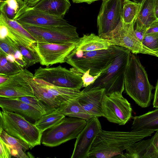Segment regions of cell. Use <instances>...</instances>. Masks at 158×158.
<instances>
[{"mask_svg": "<svg viewBox=\"0 0 158 158\" xmlns=\"http://www.w3.org/2000/svg\"><path fill=\"white\" fill-rule=\"evenodd\" d=\"M70 6L69 0H41L33 7L46 13L64 18Z\"/></svg>", "mask_w": 158, "mask_h": 158, "instance_id": "obj_22", "label": "cell"}, {"mask_svg": "<svg viewBox=\"0 0 158 158\" xmlns=\"http://www.w3.org/2000/svg\"><path fill=\"white\" fill-rule=\"evenodd\" d=\"M5 57L7 60L9 61L12 63H16L19 65V63L16 60L14 55L11 54H9L6 55Z\"/></svg>", "mask_w": 158, "mask_h": 158, "instance_id": "obj_41", "label": "cell"}, {"mask_svg": "<svg viewBox=\"0 0 158 158\" xmlns=\"http://www.w3.org/2000/svg\"><path fill=\"white\" fill-rule=\"evenodd\" d=\"M134 27V22L126 24L122 19L114 30L100 37L107 40L111 45L124 47L133 54L142 53L158 57V53L146 47L138 39Z\"/></svg>", "mask_w": 158, "mask_h": 158, "instance_id": "obj_7", "label": "cell"}, {"mask_svg": "<svg viewBox=\"0 0 158 158\" xmlns=\"http://www.w3.org/2000/svg\"><path fill=\"white\" fill-rule=\"evenodd\" d=\"M92 0V3H93V2H94L95 1L100 0ZM102 0V1H104L106 0Z\"/></svg>", "mask_w": 158, "mask_h": 158, "instance_id": "obj_46", "label": "cell"}, {"mask_svg": "<svg viewBox=\"0 0 158 158\" xmlns=\"http://www.w3.org/2000/svg\"><path fill=\"white\" fill-rule=\"evenodd\" d=\"M0 138L8 145L12 156L19 158H29L25 152L30 149L26 143L9 135L4 130L0 132Z\"/></svg>", "mask_w": 158, "mask_h": 158, "instance_id": "obj_24", "label": "cell"}, {"mask_svg": "<svg viewBox=\"0 0 158 158\" xmlns=\"http://www.w3.org/2000/svg\"><path fill=\"white\" fill-rule=\"evenodd\" d=\"M17 50L11 47L3 40H0V56H5L8 55L10 54L15 55Z\"/></svg>", "mask_w": 158, "mask_h": 158, "instance_id": "obj_35", "label": "cell"}, {"mask_svg": "<svg viewBox=\"0 0 158 158\" xmlns=\"http://www.w3.org/2000/svg\"><path fill=\"white\" fill-rule=\"evenodd\" d=\"M111 45L106 39L92 33L84 34L76 43L74 49L83 51H92L107 49Z\"/></svg>", "mask_w": 158, "mask_h": 158, "instance_id": "obj_19", "label": "cell"}, {"mask_svg": "<svg viewBox=\"0 0 158 158\" xmlns=\"http://www.w3.org/2000/svg\"><path fill=\"white\" fill-rule=\"evenodd\" d=\"M153 106L154 108H158V79L155 87V90L153 97Z\"/></svg>", "mask_w": 158, "mask_h": 158, "instance_id": "obj_39", "label": "cell"}, {"mask_svg": "<svg viewBox=\"0 0 158 158\" xmlns=\"http://www.w3.org/2000/svg\"><path fill=\"white\" fill-rule=\"evenodd\" d=\"M76 42L63 44L36 42L32 48L40 64L47 67L66 62L67 58L75 48Z\"/></svg>", "mask_w": 158, "mask_h": 158, "instance_id": "obj_11", "label": "cell"}, {"mask_svg": "<svg viewBox=\"0 0 158 158\" xmlns=\"http://www.w3.org/2000/svg\"><path fill=\"white\" fill-rule=\"evenodd\" d=\"M1 0H0V1Z\"/></svg>", "mask_w": 158, "mask_h": 158, "instance_id": "obj_47", "label": "cell"}, {"mask_svg": "<svg viewBox=\"0 0 158 158\" xmlns=\"http://www.w3.org/2000/svg\"><path fill=\"white\" fill-rule=\"evenodd\" d=\"M73 2L75 3H80L85 2L88 4H90L92 3L91 0H72Z\"/></svg>", "mask_w": 158, "mask_h": 158, "instance_id": "obj_43", "label": "cell"}, {"mask_svg": "<svg viewBox=\"0 0 158 158\" xmlns=\"http://www.w3.org/2000/svg\"><path fill=\"white\" fill-rule=\"evenodd\" d=\"M142 43L146 47L158 53V32L146 34Z\"/></svg>", "mask_w": 158, "mask_h": 158, "instance_id": "obj_33", "label": "cell"}, {"mask_svg": "<svg viewBox=\"0 0 158 158\" xmlns=\"http://www.w3.org/2000/svg\"><path fill=\"white\" fill-rule=\"evenodd\" d=\"M82 91L79 101L86 111L92 117H103L102 102L105 89L96 88Z\"/></svg>", "mask_w": 158, "mask_h": 158, "instance_id": "obj_17", "label": "cell"}, {"mask_svg": "<svg viewBox=\"0 0 158 158\" xmlns=\"http://www.w3.org/2000/svg\"><path fill=\"white\" fill-rule=\"evenodd\" d=\"M143 114L132 117L131 131H158V108Z\"/></svg>", "mask_w": 158, "mask_h": 158, "instance_id": "obj_20", "label": "cell"}, {"mask_svg": "<svg viewBox=\"0 0 158 158\" xmlns=\"http://www.w3.org/2000/svg\"><path fill=\"white\" fill-rule=\"evenodd\" d=\"M8 78L9 77L0 75V84L4 82L7 80Z\"/></svg>", "mask_w": 158, "mask_h": 158, "instance_id": "obj_44", "label": "cell"}, {"mask_svg": "<svg viewBox=\"0 0 158 158\" xmlns=\"http://www.w3.org/2000/svg\"><path fill=\"white\" fill-rule=\"evenodd\" d=\"M158 32V20L153 21L148 27L146 34Z\"/></svg>", "mask_w": 158, "mask_h": 158, "instance_id": "obj_38", "label": "cell"}, {"mask_svg": "<svg viewBox=\"0 0 158 158\" xmlns=\"http://www.w3.org/2000/svg\"><path fill=\"white\" fill-rule=\"evenodd\" d=\"M112 46L114 52L113 61L94 83L82 91L96 88L104 89L106 94L115 92L122 93L124 91L125 76L131 52L124 47Z\"/></svg>", "mask_w": 158, "mask_h": 158, "instance_id": "obj_2", "label": "cell"}, {"mask_svg": "<svg viewBox=\"0 0 158 158\" xmlns=\"http://www.w3.org/2000/svg\"><path fill=\"white\" fill-rule=\"evenodd\" d=\"M154 88L139 58L131 53L125 78V92L138 106L145 108L151 104Z\"/></svg>", "mask_w": 158, "mask_h": 158, "instance_id": "obj_3", "label": "cell"}, {"mask_svg": "<svg viewBox=\"0 0 158 158\" xmlns=\"http://www.w3.org/2000/svg\"><path fill=\"white\" fill-rule=\"evenodd\" d=\"M65 116L56 110L51 113L43 115L34 124L43 134L46 130L59 123Z\"/></svg>", "mask_w": 158, "mask_h": 158, "instance_id": "obj_26", "label": "cell"}, {"mask_svg": "<svg viewBox=\"0 0 158 158\" xmlns=\"http://www.w3.org/2000/svg\"><path fill=\"white\" fill-rule=\"evenodd\" d=\"M0 158H10L12 156L8 145L0 138Z\"/></svg>", "mask_w": 158, "mask_h": 158, "instance_id": "obj_37", "label": "cell"}, {"mask_svg": "<svg viewBox=\"0 0 158 158\" xmlns=\"http://www.w3.org/2000/svg\"><path fill=\"white\" fill-rule=\"evenodd\" d=\"M125 150L120 158H158V131L151 138L135 142Z\"/></svg>", "mask_w": 158, "mask_h": 158, "instance_id": "obj_16", "label": "cell"}, {"mask_svg": "<svg viewBox=\"0 0 158 158\" xmlns=\"http://www.w3.org/2000/svg\"><path fill=\"white\" fill-rule=\"evenodd\" d=\"M34 74L26 68L9 76L8 79L0 84V97L8 98L35 96L31 81Z\"/></svg>", "mask_w": 158, "mask_h": 158, "instance_id": "obj_12", "label": "cell"}, {"mask_svg": "<svg viewBox=\"0 0 158 158\" xmlns=\"http://www.w3.org/2000/svg\"><path fill=\"white\" fill-rule=\"evenodd\" d=\"M27 103L41 112L43 115L51 113L56 108L38 100L35 96H27L15 98Z\"/></svg>", "mask_w": 158, "mask_h": 158, "instance_id": "obj_31", "label": "cell"}, {"mask_svg": "<svg viewBox=\"0 0 158 158\" xmlns=\"http://www.w3.org/2000/svg\"><path fill=\"white\" fill-rule=\"evenodd\" d=\"M154 10L156 16L158 20V0H154Z\"/></svg>", "mask_w": 158, "mask_h": 158, "instance_id": "obj_42", "label": "cell"}, {"mask_svg": "<svg viewBox=\"0 0 158 158\" xmlns=\"http://www.w3.org/2000/svg\"><path fill=\"white\" fill-rule=\"evenodd\" d=\"M14 20L21 24L41 27L69 24L63 17L46 13L26 5L18 13Z\"/></svg>", "mask_w": 158, "mask_h": 158, "instance_id": "obj_14", "label": "cell"}, {"mask_svg": "<svg viewBox=\"0 0 158 158\" xmlns=\"http://www.w3.org/2000/svg\"><path fill=\"white\" fill-rule=\"evenodd\" d=\"M122 0L103 1L97 19L98 35L111 32L122 19Z\"/></svg>", "mask_w": 158, "mask_h": 158, "instance_id": "obj_13", "label": "cell"}, {"mask_svg": "<svg viewBox=\"0 0 158 158\" xmlns=\"http://www.w3.org/2000/svg\"><path fill=\"white\" fill-rule=\"evenodd\" d=\"M134 27L137 37L142 42L148 27L137 19L134 22Z\"/></svg>", "mask_w": 158, "mask_h": 158, "instance_id": "obj_34", "label": "cell"}, {"mask_svg": "<svg viewBox=\"0 0 158 158\" xmlns=\"http://www.w3.org/2000/svg\"><path fill=\"white\" fill-rule=\"evenodd\" d=\"M86 121L85 126L76 138L71 158H88L92 144L102 130L98 117H92Z\"/></svg>", "mask_w": 158, "mask_h": 158, "instance_id": "obj_15", "label": "cell"}, {"mask_svg": "<svg viewBox=\"0 0 158 158\" xmlns=\"http://www.w3.org/2000/svg\"><path fill=\"white\" fill-rule=\"evenodd\" d=\"M154 131H106L102 130L94 141L88 158H120L130 145L152 135Z\"/></svg>", "mask_w": 158, "mask_h": 158, "instance_id": "obj_1", "label": "cell"}, {"mask_svg": "<svg viewBox=\"0 0 158 158\" xmlns=\"http://www.w3.org/2000/svg\"><path fill=\"white\" fill-rule=\"evenodd\" d=\"M10 46L15 49L19 50L21 52L26 64L25 68L40 63V59L36 53L20 44L15 40L13 41Z\"/></svg>", "mask_w": 158, "mask_h": 158, "instance_id": "obj_30", "label": "cell"}, {"mask_svg": "<svg viewBox=\"0 0 158 158\" xmlns=\"http://www.w3.org/2000/svg\"><path fill=\"white\" fill-rule=\"evenodd\" d=\"M114 57L112 45L107 49L92 51L74 49L67 57L66 62L72 67L70 69L76 74L82 76L89 70L90 74L95 76L108 67Z\"/></svg>", "mask_w": 158, "mask_h": 158, "instance_id": "obj_4", "label": "cell"}, {"mask_svg": "<svg viewBox=\"0 0 158 158\" xmlns=\"http://www.w3.org/2000/svg\"><path fill=\"white\" fill-rule=\"evenodd\" d=\"M142 5V2L138 3L129 0L123 2L122 19L126 24L134 22L138 18Z\"/></svg>", "mask_w": 158, "mask_h": 158, "instance_id": "obj_27", "label": "cell"}, {"mask_svg": "<svg viewBox=\"0 0 158 158\" xmlns=\"http://www.w3.org/2000/svg\"><path fill=\"white\" fill-rule=\"evenodd\" d=\"M33 79L61 102L79 97L82 93L79 89L56 86L40 79L33 78Z\"/></svg>", "mask_w": 158, "mask_h": 158, "instance_id": "obj_23", "label": "cell"}, {"mask_svg": "<svg viewBox=\"0 0 158 158\" xmlns=\"http://www.w3.org/2000/svg\"><path fill=\"white\" fill-rule=\"evenodd\" d=\"M0 123V132L4 130L9 135L26 143L30 149L40 145L42 133L23 116L2 110Z\"/></svg>", "mask_w": 158, "mask_h": 158, "instance_id": "obj_5", "label": "cell"}, {"mask_svg": "<svg viewBox=\"0 0 158 158\" xmlns=\"http://www.w3.org/2000/svg\"><path fill=\"white\" fill-rule=\"evenodd\" d=\"M0 106L2 110L19 114L35 122L43 115L28 104L15 98L0 97Z\"/></svg>", "mask_w": 158, "mask_h": 158, "instance_id": "obj_18", "label": "cell"}, {"mask_svg": "<svg viewBox=\"0 0 158 158\" xmlns=\"http://www.w3.org/2000/svg\"><path fill=\"white\" fill-rule=\"evenodd\" d=\"M31 85L37 99L53 107L57 108L59 107L61 101L48 92L33 78L31 81Z\"/></svg>", "mask_w": 158, "mask_h": 158, "instance_id": "obj_25", "label": "cell"}, {"mask_svg": "<svg viewBox=\"0 0 158 158\" xmlns=\"http://www.w3.org/2000/svg\"><path fill=\"white\" fill-rule=\"evenodd\" d=\"M101 73L98 74L93 76L90 74L89 70L84 73L82 76L83 81V87L86 88L93 84L100 76Z\"/></svg>", "mask_w": 158, "mask_h": 158, "instance_id": "obj_36", "label": "cell"}, {"mask_svg": "<svg viewBox=\"0 0 158 158\" xmlns=\"http://www.w3.org/2000/svg\"><path fill=\"white\" fill-rule=\"evenodd\" d=\"M134 2L138 3H141L143 1V0H133Z\"/></svg>", "mask_w": 158, "mask_h": 158, "instance_id": "obj_45", "label": "cell"}, {"mask_svg": "<svg viewBox=\"0 0 158 158\" xmlns=\"http://www.w3.org/2000/svg\"><path fill=\"white\" fill-rule=\"evenodd\" d=\"M79 97L61 102L56 110L65 116L87 120L92 118L80 103Z\"/></svg>", "mask_w": 158, "mask_h": 158, "instance_id": "obj_21", "label": "cell"}, {"mask_svg": "<svg viewBox=\"0 0 158 158\" xmlns=\"http://www.w3.org/2000/svg\"><path fill=\"white\" fill-rule=\"evenodd\" d=\"M25 5L23 0H1L0 12L8 18L14 20L18 13Z\"/></svg>", "mask_w": 158, "mask_h": 158, "instance_id": "obj_29", "label": "cell"}, {"mask_svg": "<svg viewBox=\"0 0 158 158\" xmlns=\"http://www.w3.org/2000/svg\"><path fill=\"white\" fill-rule=\"evenodd\" d=\"M154 0H143L137 19L149 27L154 21L158 20L154 10Z\"/></svg>", "mask_w": 158, "mask_h": 158, "instance_id": "obj_28", "label": "cell"}, {"mask_svg": "<svg viewBox=\"0 0 158 158\" xmlns=\"http://www.w3.org/2000/svg\"><path fill=\"white\" fill-rule=\"evenodd\" d=\"M21 25L35 39L37 42L56 44L77 42L80 38L76 27L70 24L51 27Z\"/></svg>", "mask_w": 158, "mask_h": 158, "instance_id": "obj_8", "label": "cell"}, {"mask_svg": "<svg viewBox=\"0 0 158 158\" xmlns=\"http://www.w3.org/2000/svg\"><path fill=\"white\" fill-rule=\"evenodd\" d=\"M104 117L110 122L123 125L131 118L130 102L119 92L105 94L102 102Z\"/></svg>", "mask_w": 158, "mask_h": 158, "instance_id": "obj_9", "label": "cell"}, {"mask_svg": "<svg viewBox=\"0 0 158 158\" xmlns=\"http://www.w3.org/2000/svg\"><path fill=\"white\" fill-rule=\"evenodd\" d=\"M86 122L84 119L65 116L59 123L43 133L41 143L45 146L54 147L76 139Z\"/></svg>", "mask_w": 158, "mask_h": 158, "instance_id": "obj_6", "label": "cell"}, {"mask_svg": "<svg viewBox=\"0 0 158 158\" xmlns=\"http://www.w3.org/2000/svg\"><path fill=\"white\" fill-rule=\"evenodd\" d=\"M34 78L53 85L80 89L83 87L82 76L60 65L39 67L35 71Z\"/></svg>", "mask_w": 158, "mask_h": 158, "instance_id": "obj_10", "label": "cell"}, {"mask_svg": "<svg viewBox=\"0 0 158 158\" xmlns=\"http://www.w3.org/2000/svg\"><path fill=\"white\" fill-rule=\"evenodd\" d=\"M25 4L30 7H34L41 0H23Z\"/></svg>", "mask_w": 158, "mask_h": 158, "instance_id": "obj_40", "label": "cell"}, {"mask_svg": "<svg viewBox=\"0 0 158 158\" xmlns=\"http://www.w3.org/2000/svg\"><path fill=\"white\" fill-rule=\"evenodd\" d=\"M23 69L18 64L10 62L5 56L0 55V75L10 76L20 72Z\"/></svg>", "mask_w": 158, "mask_h": 158, "instance_id": "obj_32", "label": "cell"}]
</instances>
